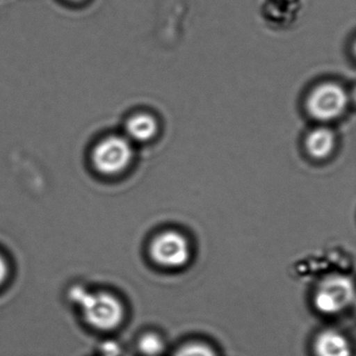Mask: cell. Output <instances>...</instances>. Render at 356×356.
Listing matches in <instances>:
<instances>
[{"mask_svg":"<svg viewBox=\"0 0 356 356\" xmlns=\"http://www.w3.org/2000/svg\"><path fill=\"white\" fill-rule=\"evenodd\" d=\"M70 298L80 306L85 320L93 328L113 330L124 320V307L120 300L107 293H89L81 286L72 287Z\"/></svg>","mask_w":356,"mask_h":356,"instance_id":"6da1fadb","label":"cell"},{"mask_svg":"<svg viewBox=\"0 0 356 356\" xmlns=\"http://www.w3.org/2000/svg\"><path fill=\"white\" fill-rule=\"evenodd\" d=\"M134 156L131 141L120 135H110L93 147L91 161L93 168L105 176L122 174L130 166Z\"/></svg>","mask_w":356,"mask_h":356,"instance_id":"7a4b0ae2","label":"cell"},{"mask_svg":"<svg viewBox=\"0 0 356 356\" xmlns=\"http://www.w3.org/2000/svg\"><path fill=\"white\" fill-rule=\"evenodd\" d=\"M354 302L353 282L343 275H330L323 279L314 295V305L327 316L339 314Z\"/></svg>","mask_w":356,"mask_h":356,"instance_id":"3957f363","label":"cell"},{"mask_svg":"<svg viewBox=\"0 0 356 356\" xmlns=\"http://www.w3.org/2000/svg\"><path fill=\"white\" fill-rule=\"evenodd\" d=\"M348 95L337 83L326 82L312 89L306 99L308 114L318 122L337 120L345 112Z\"/></svg>","mask_w":356,"mask_h":356,"instance_id":"277c9868","label":"cell"},{"mask_svg":"<svg viewBox=\"0 0 356 356\" xmlns=\"http://www.w3.org/2000/svg\"><path fill=\"white\" fill-rule=\"evenodd\" d=\"M149 256L157 266L179 268L191 259V249L187 239L176 231L160 233L149 245Z\"/></svg>","mask_w":356,"mask_h":356,"instance_id":"5b68a950","label":"cell"},{"mask_svg":"<svg viewBox=\"0 0 356 356\" xmlns=\"http://www.w3.org/2000/svg\"><path fill=\"white\" fill-rule=\"evenodd\" d=\"M314 353V356H351V346L343 334L328 329L316 335Z\"/></svg>","mask_w":356,"mask_h":356,"instance_id":"8992f818","label":"cell"},{"mask_svg":"<svg viewBox=\"0 0 356 356\" xmlns=\"http://www.w3.org/2000/svg\"><path fill=\"white\" fill-rule=\"evenodd\" d=\"M305 147L307 153L314 159H325L334 149V133L326 127L314 129L306 137Z\"/></svg>","mask_w":356,"mask_h":356,"instance_id":"52a82bcc","label":"cell"},{"mask_svg":"<svg viewBox=\"0 0 356 356\" xmlns=\"http://www.w3.org/2000/svg\"><path fill=\"white\" fill-rule=\"evenodd\" d=\"M157 132V120L151 114H135L126 124L127 138L130 141L147 143L153 139Z\"/></svg>","mask_w":356,"mask_h":356,"instance_id":"ba28073f","label":"cell"},{"mask_svg":"<svg viewBox=\"0 0 356 356\" xmlns=\"http://www.w3.org/2000/svg\"><path fill=\"white\" fill-rule=\"evenodd\" d=\"M139 350L145 356H158L164 351L165 346L161 337L155 333H147L139 339Z\"/></svg>","mask_w":356,"mask_h":356,"instance_id":"9c48e42d","label":"cell"},{"mask_svg":"<svg viewBox=\"0 0 356 356\" xmlns=\"http://www.w3.org/2000/svg\"><path fill=\"white\" fill-rule=\"evenodd\" d=\"M174 356H216V354L205 343H191L179 348Z\"/></svg>","mask_w":356,"mask_h":356,"instance_id":"30bf717a","label":"cell"},{"mask_svg":"<svg viewBox=\"0 0 356 356\" xmlns=\"http://www.w3.org/2000/svg\"><path fill=\"white\" fill-rule=\"evenodd\" d=\"M104 354L106 356H116L118 355V347L113 343H107L102 348Z\"/></svg>","mask_w":356,"mask_h":356,"instance_id":"8fae6325","label":"cell"},{"mask_svg":"<svg viewBox=\"0 0 356 356\" xmlns=\"http://www.w3.org/2000/svg\"><path fill=\"white\" fill-rule=\"evenodd\" d=\"M8 276V266L6 260L0 256V285L5 282Z\"/></svg>","mask_w":356,"mask_h":356,"instance_id":"7c38bea8","label":"cell"},{"mask_svg":"<svg viewBox=\"0 0 356 356\" xmlns=\"http://www.w3.org/2000/svg\"><path fill=\"white\" fill-rule=\"evenodd\" d=\"M74 1H79V0H74Z\"/></svg>","mask_w":356,"mask_h":356,"instance_id":"4fadbf2b","label":"cell"}]
</instances>
